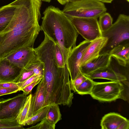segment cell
<instances>
[{
	"label": "cell",
	"mask_w": 129,
	"mask_h": 129,
	"mask_svg": "<svg viewBox=\"0 0 129 129\" xmlns=\"http://www.w3.org/2000/svg\"><path fill=\"white\" fill-rule=\"evenodd\" d=\"M41 0H18L10 22L0 31V60L23 48L33 47L42 30Z\"/></svg>",
	"instance_id": "6da1fadb"
},
{
	"label": "cell",
	"mask_w": 129,
	"mask_h": 129,
	"mask_svg": "<svg viewBox=\"0 0 129 129\" xmlns=\"http://www.w3.org/2000/svg\"><path fill=\"white\" fill-rule=\"evenodd\" d=\"M43 14L42 30L59 46L64 64H67L71 50L76 46L79 34L70 20L58 8L49 6Z\"/></svg>",
	"instance_id": "7a4b0ae2"
},
{
	"label": "cell",
	"mask_w": 129,
	"mask_h": 129,
	"mask_svg": "<svg viewBox=\"0 0 129 129\" xmlns=\"http://www.w3.org/2000/svg\"><path fill=\"white\" fill-rule=\"evenodd\" d=\"M69 74L67 64L58 71L43 74L42 79L45 91L46 106L55 104L71 106L73 94L71 88Z\"/></svg>",
	"instance_id": "3957f363"
},
{
	"label": "cell",
	"mask_w": 129,
	"mask_h": 129,
	"mask_svg": "<svg viewBox=\"0 0 129 129\" xmlns=\"http://www.w3.org/2000/svg\"><path fill=\"white\" fill-rule=\"evenodd\" d=\"M102 36L108 39L106 44L99 55L109 54L114 47L129 42V16L120 14L116 21L107 30L102 32Z\"/></svg>",
	"instance_id": "277c9868"
},
{
	"label": "cell",
	"mask_w": 129,
	"mask_h": 129,
	"mask_svg": "<svg viewBox=\"0 0 129 129\" xmlns=\"http://www.w3.org/2000/svg\"><path fill=\"white\" fill-rule=\"evenodd\" d=\"M107 10L104 3L97 0H80L67 3L62 11L67 17L98 18Z\"/></svg>",
	"instance_id": "5b68a950"
},
{
	"label": "cell",
	"mask_w": 129,
	"mask_h": 129,
	"mask_svg": "<svg viewBox=\"0 0 129 129\" xmlns=\"http://www.w3.org/2000/svg\"><path fill=\"white\" fill-rule=\"evenodd\" d=\"M124 89V86L121 82H94L90 95L94 99L101 102H111L119 99L125 100L122 95Z\"/></svg>",
	"instance_id": "8992f818"
},
{
	"label": "cell",
	"mask_w": 129,
	"mask_h": 129,
	"mask_svg": "<svg viewBox=\"0 0 129 129\" xmlns=\"http://www.w3.org/2000/svg\"><path fill=\"white\" fill-rule=\"evenodd\" d=\"M67 17L85 40L91 41L102 36L98 18Z\"/></svg>",
	"instance_id": "52a82bcc"
},
{
	"label": "cell",
	"mask_w": 129,
	"mask_h": 129,
	"mask_svg": "<svg viewBox=\"0 0 129 129\" xmlns=\"http://www.w3.org/2000/svg\"><path fill=\"white\" fill-rule=\"evenodd\" d=\"M27 96L23 93L0 102V119H16Z\"/></svg>",
	"instance_id": "ba28073f"
},
{
	"label": "cell",
	"mask_w": 129,
	"mask_h": 129,
	"mask_svg": "<svg viewBox=\"0 0 129 129\" xmlns=\"http://www.w3.org/2000/svg\"><path fill=\"white\" fill-rule=\"evenodd\" d=\"M91 41L84 40L71 50L67 64L71 77L70 82H72L81 73V61L86 49Z\"/></svg>",
	"instance_id": "9c48e42d"
},
{
	"label": "cell",
	"mask_w": 129,
	"mask_h": 129,
	"mask_svg": "<svg viewBox=\"0 0 129 129\" xmlns=\"http://www.w3.org/2000/svg\"><path fill=\"white\" fill-rule=\"evenodd\" d=\"M4 58L23 69L36 59L37 56L33 47H26L21 48Z\"/></svg>",
	"instance_id": "30bf717a"
},
{
	"label": "cell",
	"mask_w": 129,
	"mask_h": 129,
	"mask_svg": "<svg viewBox=\"0 0 129 129\" xmlns=\"http://www.w3.org/2000/svg\"><path fill=\"white\" fill-rule=\"evenodd\" d=\"M46 93L43 80L39 83L31 98L27 119L39 112L45 106Z\"/></svg>",
	"instance_id": "8fae6325"
},
{
	"label": "cell",
	"mask_w": 129,
	"mask_h": 129,
	"mask_svg": "<svg viewBox=\"0 0 129 129\" xmlns=\"http://www.w3.org/2000/svg\"><path fill=\"white\" fill-rule=\"evenodd\" d=\"M107 40V37L101 36L91 41L83 54L81 61V66L98 58Z\"/></svg>",
	"instance_id": "7c38bea8"
},
{
	"label": "cell",
	"mask_w": 129,
	"mask_h": 129,
	"mask_svg": "<svg viewBox=\"0 0 129 129\" xmlns=\"http://www.w3.org/2000/svg\"><path fill=\"white\" fill-rule=\"evenodd\" d=\"M22 69L4 58L0 59V83L13 82Z\"/></svg>",
	"instance_id": "4fadbf2b"
},
{
	"label": "cell",
	"mask_w": 129,
	"mask_h": 129,
	"mask_svg": "<svg viewBox=\"0 0 129 129\" xmlns=\"http://www.w3.org/2000/svg\"><path fill=\"white\" fill-rule=\"evenodd\" d=\"M110 56L109 54L99 55L96 59L81 66V73L87 76L97 70L107 67Z\"/></svg>",
	"instance_id": "5bb4252c"
},
{
	"label": "cell",
	"mask_w": 129,
	"mask_h": 129,
	"mask_svg": "<svg viewBox=\"0 0 129 129\" xmlns=\"http://www.w3.org/2000/svg\"><path fill=\"white\" fill-rule=\"evenodd\" d=\"M87 76L92 80L102 79L109 80L111 81L120 82L127 80L125 76L115 72L108 66L97 70Z\"/></svg>",
	"instance_id": "9a60e30c"
},
{
	"label": "cell",
	"mask_w": 129,
	"mask_h": 129,
	"mask_svg": "<svg viewBox=\"0 0 129 129\" xmlns=\"http://www.w3.org/2000/svg\"><path fill=\"white\" fill-rule=\"evenodd\" d=\"M18 0L0 7V31L4 29L13 17L16 9Z\"/></svg>",
	"instance_id": "2e32d148"
},
{
	"label": "cell",
	"mask_w": 129,
	"mask_h": 129,
	"mask_svg": "<svg viewBox=\"0 0 129 129\" xmlns=\"http://www.w3.org/2000/svg\"><path fill=\"white\" fill-rule=\"evenodd\" d=\"M127 119L119 114L111 112L102 118L100 126L102 129H117L120 124Z\"/></svg>",
	"instance_id": "e0dca14e"
},
{
	"label": "cell",
	"mask_w": 129,
	"mask_h": 129,
	"mask_svg": "<svg viewBox=\"0 0 129 129\" xmlns=\"http://www.w3.org/2000/svg\"><path fill=\"white\" fill-rule=\"evenodd\" d=\"M109 54L115 57L120 64L124 66L129 64V42L116 46Z\"/></svg>",
	"instance_id": "ac0fdd59"
},
{
	"label": "cell",
	"mask_w": 129,
	"mask_h": 129,
	"mask_svg": "<svg viewBox=\"0 0 129 129\" xmlns=\"http://www.w3.org/2000/svg\"><path fill=\"white\" fill-rule=\"evenodd\" d=\"M45 118L50 123L55 124L61 119L58 105L55 104L49 105Z\"/></svg>",
	"instance_id": "d6986e66"
},
{
	"label": "cell",
	"mask_w": 129,
	"mask_h": 129,
	"mask_svg": "<svg viewBox=\"0 0 129 129\" xmlns=\"http://www.w3.org/2000/svg\"><path fill=\"white\" fill-rule=\"evenodd\" d=\"M32 96L31 94L28 96L23 107L16 119L18 122L21 125L23 126L24 122L27 119Z\"/></svg>",
	"instance_id": "ffe728a7"
},
{
	"label": "cell",
	"mask_w": 129,
	"mask_h": 129,
	"mask_svg": "<svg viewBox=\"0 0 129 129\" xmlns=\"http://www.w3.org/2000/svg\"><path fill=\"white\" fill-rule=\"evenodd\" d=\"M94 83L93 80L87 77L84 81L75 89L74 92L81 95L90 94Z\"/></svg>",
	"instance_id": "44dd1931"
},
{
	"label": "cell",
	"mask_w": 129,
	"mask_h": 129,
	"mask_svg": "<svg viewBox=\"0 0 129 129\" xmlns=\"http://www.w3.org/2000/svg\"><path fill=\"white\" fill-rule=\"evenodd\" d=\"M99 18L98 23L102 32L106 31L112 25L113 19L109 13L105 12Z\"/></svg>",
	"instance_id": "7402d4cb"
},
{
	"label": "cell",
	"mask_w": 129,
	"mask_h": 129,
	"mask_svg": "<svg viewBox=\"0 0 129 129\" xmlns=\"http://www.w3.org/2000/svg\"><path fill=\"white\" fill-rule=\"evenodd\" d=\"M33 71L34 74L37 75L42 79L44 73V66L43 63L37 58L32 61L26 68Z\"/></svg>",
	"instance_id": "603a6c76"
},
{
	"label": "cell",
	"mask_w": 129,
	"mask_h": 129,
	"mask_svg": "<svg viewBox=\"0 0 129 129\" xmlns=\"http://www.w3.org/2000/svg\"><path fill=\"white\" fill-rule=\"evenodd\" d=\"M49 106V105L46 106L38 113L26 120L23 126L35 124L45 118Z\"/></svg>",
	"instance_id": "cb8c5ba5"
},
{
	"label": "cell",
	"mask_w": 129,
	"mask_h": 129,
	"mask_svg": "<svg viewBox=\"0 0 129 129\" xmlns=\"http://www.w3.org/2000/svg\"><path fill=\"white\" fill-rule=\"evenodd\" d=\"M23 126L19 124L16 119H0V129H24Z\"/></svg>",
	"instance_id": "d4e9b609"
},
{
	"label": "cell",
	"mask_w": 129,
	"mask_h": 129,
	"mask_svg": "<svg viewBox=\"0 0 129 129\" xmlns=\"http://www.w3.org/2000/svg\"><path fill=\"white\" fill-rule=\"evenodd\" d=\"M34 75L31 70L27 68H23L19 76L13 82L17 83L22 82Z\"/></svg>",
	"instance_id": "484cf974"
},
{
	"label": "cell",
	"mask_w": 129,
	"mask_h": 129,
	"mask_svg": "<svg viewBox=\"0 0 129 129\" xmlns=\"http://www.w3.org/2000/svg\"><path fill=\"white\" fill-rule=\"evenodd\" d=\"M54 56L58 67L61 68H64L65 64L62 53L59 46L55 43L54 47Z\"/></svg>",
	"instance_id": "4316f807"
},
{
	"label": "cell",
	"mask_w": 129,
	"mask_h": 129,
	"mask_svg": "<svg viewBox=\"0 0 129 129\" xmlns=\"http://www.w3.org/2000/svg\"><path fill=\"white\" fill-rule=\"evenodd\" d=\"M55 124H52L44 118L35 125L28 128L31 129H54Z\"/></svg>",
	"instance_id": "83f0119b"
},
{
	"label": "cell",
	"mask_w": 129,
	"mask_h": 129,
	"mask_svg": "<svg viewBox=\"0 0 129 129\" xmlns=\"http://www.w3.org/2000/svg\"><path fill=\"white\" fill-rule=\"evenodd\" d=\"M87 76L81 73L73 82H70L71 90L74 92L75 89L84 81L87 78Z\"/></svg>",
	"instance_id": "f1b7e54d"
},
{
	"label": "cell",
	"mask_w": 129,
	"mask_h": 129,
	"mask_svg": "<svg viewBox=\"0 0 129 129\" xmlns=\"http://www.w3.org/2000/svg\"><path fill=\"white\" fill-rule=\"evenodd\" d=\"M39 79H42L38 75L34 74L25 81L17 83L19 88V91L21 90L22 88L34 81Z\"/></svg>",
	"instance_id": "f546056e"
},
{
	"label": "cell",
	"mask_w": 129,
	"mask_h": 129,
	"mask_svg": "<svg viewBox=\"0 0 129 129\" xmlns=\"http://www.w3.org/2000/svg\"><path fill=\"white\" fill-rule=\"evenodd\" d=\"M42 79H37L22 88L21 90L23 92V93L27 95L31 92L33 88L37 85L39 84Z\"/></svg>",
	"instance_id": "4dcf8cb0"
},
{
	"label": "cell",
	"mask_w": 129,
	"mask_h": 129,
	"mask_svg": "<svg viewBox=\"0 0 129 129\" xmlns=\"http://www.w3.org/2000/svg\"><path fill=\"white\" fill-rule=\"evenodd\" d=\"M19 91V88H7L0 87V96L17 92Z\"/></svg>",
	"instance_id": "1f68e13d"
},
{
	"label": "cell",
	"mask_w": 129,
	"mask_h": 129,
	"mask_svg": "<svg viewBox=\"0 0 129 129\" xmlns=\"http://www.w3.org/2000/svg\"><path fill=\"white\" fill-rule=\"evenodd\" d=\"M0 87L7 88H19L17 83L14 82L0 83Z\"/></svg>",
	"instance_id": "d6a6232c"
},
{
	"label": "cell",
	"mask_w": 129,
	"mask_h": 129,
	"mask_svg": "<svg viewBox=\"0 0 129 129\" xmlns=\"http://www.w3.org/2000/svg\"><path fill=\"white\" fill-rule=\"evenodd\" d=\"M129 128V121L127 119L120 124L117 129H128Z\"/></svg>",
	"instance_id": "836d02e7"
},
{
	"label": "cell",
	"mask_w": 129,
	"mask_h": 129,
	"mask_svg": "<svg viewBox=\"0 0 129 129\" xmlns=\"http://www.w3.org/2000/svg\"><path fill=\"white\" fill-rule=\"evenodd\" d=\"M61 4L64 5L68 3V0H57Z\"/></svg>",
	"instance_id": "e575fe53"
},
{
	"label": "cell",
	"mask_w": 129,
	"mask_h": 129,
	"mask_svg": "<svg viewBox=\"0 0 129 129\" xmlns=\"http://www.w3.org/2000/svg\"><path fill=\"white\" fill-rule=\"evenodd\" d=\"M103 3H110L113 0H97Z\"/></svg>",
	"instance_id": "d590c367"
},
{
	"label": "cell",
	"mask_w": 129,
	"mask_h": 129,
	"mask_svg": "<svg viewBox=\"0 0 129 129\" xmlns=\"http://www.w3.org/2000/svg\"><path fill=\"white\" fill-rule=\"evenodd\" d=\"M80 0H68V2H74Z\"/></svg>",
	"instance_id": "8d00e7d4"
},
{
	"label": "cell",
	"mask_w": 129,
	"mask_h": 129,
	"mask_svg": "<svg viewBox=\"0 0 129 129\" xmlns=\"http://www.w3.org/2000/svg\"><path fill=\"white\" fill-rule=\"evenodd\" d=\"M51 0H41L42 1L48 3L50 2Z\"/></svg>",
	"instance_id": "74e56055"
},
{
	"label": "cell",
	"mask_w": 129,
	"mask_h": 129,
	"mask_svg": "<svg viewBox=\"0 0 129 129\" xmlns=\"http://www.w3.org/2000/svg\"><path fill=\"white\" fill-rule=\"evenodd\" d=\"M126 1L128 2H129V0H126Z\"/></svg>",
	"instance_id": "f35d334b"
}]
</instances>
